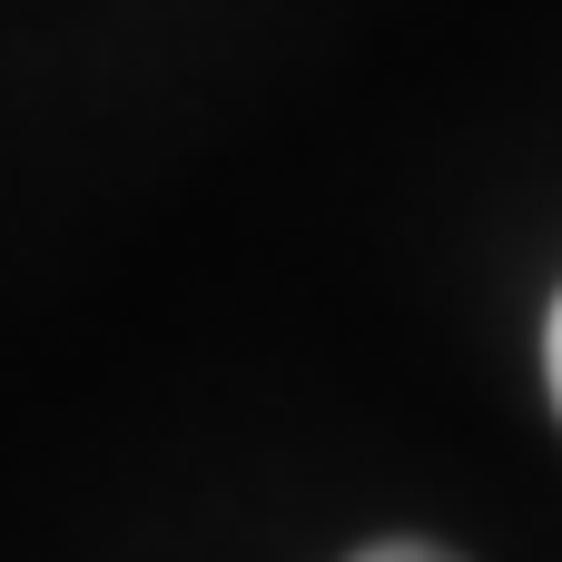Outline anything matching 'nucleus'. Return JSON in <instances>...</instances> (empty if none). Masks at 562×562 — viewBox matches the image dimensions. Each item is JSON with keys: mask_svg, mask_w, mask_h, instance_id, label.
<instances>
[{"mask_svg": "<svg viewBox=\"0 0 562 562\" xmlns=\"http://www.w3.org/2000/svg\"><path fill=\"white\" fill-rule=\"evenodd\" d=\"M356 562H454V553H445V543H366Z\"/></svg>", "mask_w": 562, "mask_h": 562, "instance_id": "1", "label": "nucleus"}, {"mask_svg": "<svg viewBox=\"0 0 562 562\" xmlns=\"http://www.w3.org/2000/svg\"><path fill=\"white\" fill-rule=\"evenodd\" d=\"M543 375H553V405H562V296H553V326H543Z\"/></svg>", "mask_w": 562, "mask_h": 562, "instance_id": "2", "label": "nucleus"}]
</instances>
